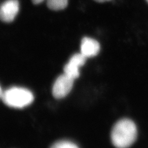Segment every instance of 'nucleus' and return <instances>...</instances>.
<instances>
[{
  "label": "nucleus",
  "mask_w": 148,
  "mask_h": 148,
  "mask_svg": "<svg viewBox=\"0 0 148 148\" xmlns=\"http://www.w3.org/2000/svg\"><path fill=\"white\" fill-rule=\"evenodd\" d=\"M95 1L97 2H104L108 1H110V0H95Z\"/></svg>",
  "instance_id": "9d476101"
},
{
  "label": "nucleus",
  "mask_w": 148,
  "mask_h": 148,
  "mask_svg": "<svg viewBox=\"0 0 148 148\" xmlns=\"http://www.w3.org/2000/svg\"><path fill=\"white\" fill-rule=\"evenodd\" d=\"M19 11L18 0H7L0 6V19L5 23H11L14 20Z\"/></svg>",
  "instance_id": "20e7f679"
},
{
  "label": "nucleus",
  "mask_w": 148,
  "mask_h": 148,
  "mask_svg": "<svg viewBox=\"0 0 148 148\" xmlns=\"http://www.w3.org/2000/svg\"><path fill=\"white\" fill-rule=\"evenodd\" d=\"M2 93H3V90H2V88H1V87L0 86V99H1Z\"/></svg>",
  "instance_id": "9b49d317"
},
{
  "label": "nucleus",
  "mask_w": 148,
  "mask_h": 148,
  "mask_svg": "<svg viewBox=\"0 0 148 148\" xmlns=\"http://www.w3.org/2000/svg\"><path fill=\"white\" fill-rule=\"evenodd\" d=\"M68 3V0H47L49 8L54 11H59L64 9Z\"/></svg>",
  "instance_id": "0eeeda50"
},
{
  "label": "nucleus",
  "mask_w": 148,
  "mask_h": 148,
  "mask_svg": "<svg viewBox=\"0 0 148 148\" xmlns=\"http://www.w3.org/2000/svg\"><path fill=\"white\" fill-rule=\"evenodd\" d=\"M43 1H44V0H32V2H33L34 4H36V5L39 4V3H41V2H42Z\"/></svg>",
  "instance_id": "1a4fd4ad"
},
{
  "label": "nucleus",
  "mask_w": 148,
  "mask_h": 148,
  "mask_svg": "<svg viewBox=\"0 0 148 148\" xmlns=\"http://www.w3.org/2000/svg\"><path fill=\"white\" fill-rule=\"evenodd\" d=\"M147 1H148V0H147Z\"/></svg>",
  "instance_id": "f8f14e48"
},
{
  "label": "nucleus",
  "mask_w": 148,
  "mask_h": 148,
  "mask_svg": "<svg viewBox=\"0 0 148 148\" xmlns=\"http://www.w3.org/2000/svg\"><path fill=\"white\" fill-rule=\"evenodd\" d=\"M51 148H79L74 143L69 141L62 140L54 143Z\"/></svg>",
  "instance_id": "6e6552de"
},
{
  "label": "nucleus",
  "mask_w": 148,
  "mask_h": 148,
  "mask_svg": "<svg viewBox=\"0 0 148 148\" xmlns=\"http://www.w3.org/2000/svg\"><path fill=\"white\" fill-rule=\"evenodd\" d=\"M100 50V45L96 40L85 37L82 40L81 45V53L87 58L97 56Z\"/></svg>",
  "instance_id": "423d86ee"
},
{
  "label": "nucleus",
  "mask_w": 148,
  "mask_h": 148,
  "mask_svg": "<svg viewBox=\"0 0 148 148\" xmlns=\"http://www.w3.org/2000/svg\"><path fill=\"white\" fill-rule=\"evenodd\" d=\"M137 137V129L133 122L124 119L117 122L111 131V139L117 148L130 147Z\"/></svg>",
  "instance_id": "f257e3e1"
},
{
  "label": "nucleus",
  "mask_w": 148,
  "mask_h": 148,
  "mask_svg": "<svg viewBox=\"0 0 148 148\" xmlns=\"http://www.w3.org/2000/svg\"><path fill=\"white\" fill-rule=\"evenodd\" d=\"M1 99L8 106L21 109L31 104L34 97L32 92L27 89L13 87L3 90Z\"/></svg>",
  "instance_id": "f03ea898"
},
{
  "label": "nucleus",
  "mask_w": 148,
  "mask_h": 148,
  "mask_svg": "<svg viewBox=\"0 0 148 148\" xmlns=\"http://www.w3.org/2000/svg\"><path fill=\"white\" fill-rule=\"evenodd\" d=\"M74 81V79L65 73L59 76L53 86V96L57 99H61L66 97L73 88Z\"/></svg>",
  "instance_id": "7ed1b4c3"
},
{
  "label": "nucleus",
  "mask_w": 148,
  "mask_h": 148,
  "mask_svg": "<svg viewBox=\"0 0 148 148\" xmlns=\"http://www.w3.org/2000/svg\"><path fill=\"white\" fill-rule=\"evenodd\" d=\"M86 58L81 53L75 54L69 60L64 68V73L74 79L79 75V68L85 64Z\"/></svg>",
  "instance_id": "39448f33"
}]
</instances>
